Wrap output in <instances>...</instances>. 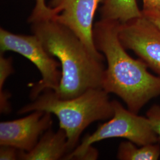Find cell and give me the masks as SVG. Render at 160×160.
<instances>
[{"instance_id":"2e32d148","label":"cell","mask_w":160,"mask_h":160,"mask_svg":"<svg viewBox=\"0 0 160 160\" xmlns=\"http://www.w3.org/2000/svg\"><path fill=\"white\" fill-rule=\"evenodd\" d=\"M11 94L4 90H0V111L1 113H8L10 111V104L8 102Z\"/></svg>"},{"instance_id":"e0dca14e","label":"cell","mask_w":160,"mask_h":160,"mask_svg":"<svg viewBox=\"0 0 160 160\" xmlns=\"http://www.w3.org/2000/svg\"><path fill=\"white\" fill-rule=\"evenodd\" d=\"M142 14L160 29V12L156 10H143Z\"/></svg>"},{"instance_id":"30bf717a","label":"cell","mask_w":160,"mask_h":160,"mask_svg":"<svg viewBox=\"0 0 160 160\" xmlns=\"http://www.w3.org/2000/svg\"><path fill=\"white\" fill-rule=\"evenodd\" d=\"M100 12L101 19L116 20L120 23L142 16L137 0H104Z\"/></svg>"},{"instance_id":"277c9868","label":"cell","mask_w":160,"mask_h":160,"mask_svg":"<svg viewBox=\"0 0 160 160\" xmlns=\"http://www.w3.org/2000/svg\"><path fill=\"white\" fill-rule=\"evenodd\" d=\"M112 103L114 110L113 117L100 125L92 134H87L80 145L67 155L64 160H96L98 152L92 145L110 138H124L138 146L159 141L147 116H139L125 109L118 101L113 100Z\"/></svg>"},{"instance_id":"7c38bea8","label":"cell","mask_w":160,"mask_h":160,"mask_svg":"<svg viewBox=\"0 0 160 160\" xmlns=\"http://www.w3.org/2000/svg\"><path fill=\"white\" fill-rule=\"evenodd\" d=\"M36 4L28 18L29 23L52 20L54 17V10L51 7L46 6L45 0H35Z\"/></svg>"},{"instance_id":"3957f363","label":"cell","mask_w":160,"mask_h":160,"mask_svg":"<svg viewBox=\"0 0 160 160\" xmlns=\"http://www.w3.org/2000/svg\"><path fill=\"white\" fill-rule=\"evenodd\" d=\"M37 110L57 116L59 128L67 133L68 154L76 148L82 132L87 127L96 121L110 119L114 114L109 93L102 88L89 89L70 99L59 98L53 90H45L32 103L20 109L18 113L25 114Z\"/></svg>"},{"instance_id":"9a60e30c","label":"cell","mask_w":160,"mask_h":160,"mask_svg":"<svg viewBox=\"0 0 160 160\" xmlns=\"http://www.w3.org/2000/svg\"><path fill=\"white\" fill-rule=\"evenodd\" d=\"M19 150L9 145H1L0 160H18Z\"/></svg>"},{"instance_id":"5b68a950","label":"cell","mask_w":160,"mask_h":160,"mask_svg":"<svg viewBox=\"0 0 160 160\" xmlns=\"http://www.w3.org/2000/svg\"><path fill=\"white\" fill-rule=\"evenodd\" d=\"M0 50L2 53L7 51L19 53L39 69L42 80L32 86L30 96L33 100L45 90H57L62 76L58 70L61 64L46 51L36 35L14 34L1 28Z\"/></svg>"},{"instance_id":"ba28073f","label":"cell","mask_w":160,"mask_h":160,"mask_svg":"<svg viewBox=\"0 0 160 160\" xmlns=\"http://www.w3.org/2000/svg\"><path fill=\"white\" fill-rule=\"evenodd\" d=\"M51 113L34 111L22 118L0 123V145H9L20 151L33 149L40 137L51 128Z\"/></svg>"},{"instance_id":"d6986e66","label":"cell","mask_w":160,"mask_h":160,"mask_svg":"<svg viewBox=\"0 0 160 160\" xmlns=\"http://www.w3.org/2000/svg\"><path fill=\"white\" fill-rule=\"evenodd\" d=\"M156 11H158V12H160V6H158V8H157V10Z\"/></svg>"},{"instance_id":"52a82bcc","label":"cell","mask_w":160,"mask_h":160,"mask_svg":"<svg viewBox=\"0 0 160 160\" xmlns=\"http://www.w3.org/2000/svg\"><path fill=\"white\" fill-rule=\"evenodd\" d=\"M118 35L123 46L133 52L160 77V29L142 14L120 23Z\"/></svg>"},{"instance_id":"6da1fadb","label":"cell","mask_w":160,"mask_h":160,"mask_svg":"<svg viewBox=\"0 0 160 160\" xmlns=\"http://www.w3.org/2000/svg\"><path fill=\"white\" fill-rule=\"evenodd\" d=\"M119 24L100 19L94 24L95 46L108 63L102 88L120 97L128 109L138 114L151 100L160 96V77L151 74L142 59L126 52L119 38Z\"/></svg>"},{"instance_id":"5bb4252c","label":"cell","mask_w":160,"mask_h":160,"mask_svg":"<svg viewBox=\"0 0 160 160\" xmlns=\"http://www.w3.org/2000/svg\"><path fill=\"white\" fill-rule=\"evenodd\" d=\"M147 117L148 119L152 129L157 135L160 141V106L152 105L147 112Z\"/></svg>"},{"instance_id":"9c48e42d","label":"cell","mask_w":160,"mask_h":160,"mask_svg":"<svg viewBox=\"0 0 160 160\" xmlns=\"http://www.w3.org/2000/svg\"><path fill=\"white\" fill-rule=\"evenodd\" d=\"M68 153L65 131L59 128L57 131L53 132L50 128L43 134L33 149L29 152L19 150L18 160H61Z\"/></svg>"},{"instance_id":"7a4b0ae2","label":"cell","mask_w":160,"mask_h":160,"mask_svg":"<svg viewBox=\"0 0 160 160\" xmlns=\"http://www.w3.org/2000/svg\"><path fill=\"white\" fill-rule=\"evenodd\" d=\"M31 30L46 51L61 64V79L54 92L61 99L78 97L91 88H102L104 61L94 57L82 42L68 28L53 20L31 23Z\"/></svg>"},{"instance_id":"8fae6325","label":"cell","mask_w":160,"mask_h":160,"mask_svg":"<svg viewBox=\"0 0 160 160\" xmlns=\"http://www.w3.org/2000/svg\"><path fill=\"white\" fill-rule=\"evenodd\" d=\"M129 141L120 143L117 158L121 160H157L160 157V146L157 143L139 146Z\"/></svg>"},{"instance_id":"ac0fdd59","label":"cell","mask_w":160,"mask_h":160,"mask_svg":"<svg viewBox=\"0 0 160 160\" xmlns=\"http://www.w3.org/2000/svg\"><path fill=\"white\" fill-rule=\"evenodd\" d=\"M160 0H143V10H157L160 6Z\"/></svg>"},{"instance_id":"4fadbf2b","label":"cell","mask_w":160,"mask_h":160,"mask_svg":"<svg viewBox=\"0 0 160 160\" xmlns=\"http://www.w3.org/2000/svg\"><path fill=\"white\" fill-rule=\"evenodd\" d=\"M14 72L12 58H6L4 53L0 54V90L3 87L8 77Z\"/></svg>"},{"instance_id":"8992f818","label":"cell","mask_w":160,"mask_h":160,"mask_svg":"<svg viewBox=\"0 0 160 160\" xmlns=\"http://www.w3.org/2000/svg\"><path fill=\"white\" fill-rule=\"evenodd\" d=\"M104 0H52L54 10L52 20L70 29L94 57L104 61L105 57L96 49L93 39V21L100 3Z\"/></svg>"}]
</instances>
